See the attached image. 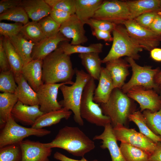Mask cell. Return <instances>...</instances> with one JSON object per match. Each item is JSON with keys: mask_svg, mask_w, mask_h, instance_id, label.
I'll use <instances>...</instances> for the list:
<instances>
[{"mask_svg": "<svg viewBox=\"0 0 161 161\" xmlns=\"http://www.w3.org/2000/svg\"><path fill=\"white\" fill-rule=\"evenodd\" d=\"M43 145L51 148H62L73 155L82 157L95 148L94 141L78 127L68 126L60 129L51 142Z\"/></svg>", "mask_w": 161, "mask_h": 161, "instance_id": "cell-1", "label": "cell"}, {"mask_svg": "<svg viewBox=\"0 0 161 161\" xmlns=\"http://www.w3.org/2000/svg\"><path fill=\"white\" fill-rule=\"evenodd\" d=\"M70 55L65 54L60 47L43 59L42 80L44 84L66 83L72 85L75 70Z\"/></svg>", "mask_w": 161, "mask_h": 161, "instance_id": "cell-2", "label": "cell"}, {"mask_svg": "<svg viewBox=\"0 0 161 161\" xmlns=\"http://www.w3.org/2000/svg\"><path fill=\"white\" fill-rule=\"evenodd\" d=\"M103 113L110 119L113 127L118 124L127 127L129 115L136 111V107L121 89H114L108 101L100 104Z\"/></svg>", "mask_w": 161, "mask_h": 161, "instance_id": "cell-3", "label": "cell"}, {"mask_svg": "<svg viewBox=\"0 0 161 161\" xmlns=\"http://www.w3.org/2000/svg\"><path fill=\"white\" fill-rule=\"evenodd\" d=\"M74 69L76 75L75 81L71 86L64 84L60 87L63 99L59 103L62 107L71 110L74 114L75 122L83 126L84 122L80 111L81 100L84 88L91 77L83 70Z\"/></svg>", "mask_w": 161, "mask_h": 161, "instance_id": "cell-4", "label": "cell"}, {"mask_svg": "<svg viewBox=\"0 0 161 161\" xmlns=\"http://www.w3.org/2000/svg\"><path fill=\"white\" fill-rule=\"evenodd\" d=\"M112 32V44L108 54L102 60V63L124 56L134 60L139 58V53L143 49L130 36L125 27L116 25Z\"/></svg>", "mask_w": 161, "mask_h": 161, "instance_id": "cell-5", "label": "cell"}, {"mask_svg": "<svg viewBox=\"0 0 161 161\" xmlns=\"http://www.w3.org/2000/svg\"><path fill=\"white\" fill-rule=\"evenodd\" d=\"M96 88L95 80L91 78L86 85L82 94L80 113L82 119L97 126L104 127L111 123L110 118L105 115L99 105L93 100Z\"/></svg>", "mask_w": 161, "mask_h": 161, "instance_id": "cell-6", "label": "cell"}, {"mask_svg": "<svg viewBox=\"0 0 161 161\" xmlns=\"http://www.w3.org/2000/svg\"><path fill=\"white\" fill-rule=\"evenodd\" d=\"M50 133V131L44 129H36L20 125L11 115L1 131L0 148L10 145L19 144L25 138L30 136L41 137Z\"/></svg>", "mask_w": 161, "mask_h": 161, "instance_id": "cell-7", "label": "cell"}, {"mask_svg": "<svg viewBox=\"0 0 161 161\" xmlns=\"http://www.w3.org/2000/svg\"><path fill=\"white\" fill-rule=\"evenodd\" d=\"M126 61L132 68V74L129 81L125 83L121 89L124 93L132 87L141 86L148 89H157L159 85L155 82L154 78L160 71L158 68L152 69L150 66H141L137 64L134 59L128 57Z\"/></svg>", "mask_w": 161, "mask_h": 161, "instance_id": "cell-8", "label": "cell"}, {"mask_svg": "<svg viewBox=\"0 0 161 161\" xmlns=\"http://www.w3.org/2000/svg\"><path fill=\"white\" fill-rule=\"evenodd\" d=\"M92 18L107 21L116 25H122L130 19V14L125 1H105Z\"/></svg>", "mask_w": 161, "mask_h": 161, "instance_id": "cell-9", "label": "cell"}, {"mask_svg": "<svg viewBox=\"0 0 161 161\" xmlns=\"http://www.w3.org/2000/svg\"><path fill=\"white\" fill-rule=\"evenodd\" d=\"M113 131L117 141L139 148L150 155L157 148V143L134 129H129L118 124L113 127Z\"/></svg>", "mask_w": 161, "mask_h": 161, "instance_id": "cell-10", "label": "cell"}, {"mask_svg": "<svg viewBox=\"0 0 161 161\" xmlns=\"http://www.w3.org/2000/svg\"><path fill=\"white\" fill-rule=\"evenodd\" d=\"M123 24L130 36L143 49L150 51L161 40V36L139 25L134 19L128 20Z\"/></svg>", "mask_w": 161, "mask_h": 161, "instance_id": "cell-11", "label": "cell"}, {"mask_svg": "<svg viewBox=\"0 0 161 161\" xmlns=\"http://www.w3.org/2000/svg\"><path fill=\"white\" fill-rule=\"evenodd\" d=\"M127 95L139 104L140 112L148 110L152 112L159 111L161 107V98L152 89L137 86L130 89Z\"/></svg>", "mask_w": 161, "mask_h": 161, "instance_id": "cell-12", "label": "cell"}, {"mask_svg": "<svg viewBox=\"0 0 161 161\" xmlns=\"http://www.w3.org/2000/svg\"><path fill=\"white\" fill-rule=\"evenodd\" d=\"M66 83L43 84L36 92L40 109L46 113L59 110L62 108L57 100L58 90L60 87Z\"/></svg>", "mask_w": 161, "mask_h": 161, "instance_id": "cell-13", "label": "cell"}, {"mask_svg": "<svg viewBox=\"0 0 161 161\" xmlns=\"http://www.w3.org/2000/svg\"><path fill=\"white\" fill-rule=\"evenodd\" d=\"M84 24L75 14L61 25L59 32L67 38L72 39L70 43L72 45L83 44L88 40L85 35Z\"/></svg>", "mask_w": 161, "mask_h": 161, "instance_id": "cell-14", "label": "cell"}, {"mask_svg": "<svg viewBox=\"0 0 161 161\" xmlns=\"http://www.w3.org/2000/svg\"><path fill=\"white\" fill-rule=\"evenodd\" d=\"M19 145L22 153L21 161H49L52 150L44 146L43 143L27 139Z\"/></svg>", "mask_w": 161, "mask_h": 161, "instance_id": "cell-15", "label": "cell"}, {"mask_svg": "<svg viewBox=\"0 0 161 161\" xmlns=\"http://www.w3.org/2000/svg\"><path fill=\"white\" fill-rule=\"evenodd\" d=\"M102 134L95 136L93 140H101L102 144L100 147L107 149L110 154L112 161H126L121 151L120 147L113 131V127L111 123L106 125Z\"/></svg>", "mask_w": 161, "mask_h": 161, "instance_id": "cell-16", "label": "cell"}, {"mask_svg": "<svg viewBox=\"0 0 161 161\" xmlns=\"http://www.w3.org/2000/svg\"><path fill=\"white\" fill-rule=\"evenodd\" d=\"M44 113L40 110L39 105H27L18 101L12 109L11 115L16 121L32 126Z\"/></svg>", "mask_w": 161, "mask_h": 161, "instance_id": "cell-17", "label": "cell"}, {"mask_svg": "<svg viewBox=\"0 0 161 161\" xmlns=\"http://www.w3.org/2000/svg\"><path fill=\"white\" fill-rule=\"evenodd\" d=\"M43 60H32L24 65L21 74L31 87L36 92L44 84L42 80Z\"/></svg>", "mask_w": 161, "mask_h": 161, "instance_id": "cell-18", "label": "cell"}, {"mask_svg": "<svg viewBox=\"0 0 161 161\" xmlns=\"http://www.w3.org/2000/svg\"><path fill=\"white\" fill-rule=\"evenodd\" d=\"M69 40L60 32L54 36L46 38L34 46L31 54L32 60H43L54 51L61 42Z\"/></svg>", "mask_w": 161, "mask_h": 161, "instance_id": "cell-19", "label": "cell"}, {"mask_svg": "<svg viewBox=\"0 0 161 161\" xmlns=\"http://www.w3.org/2000/svg\"><path fill=\"white\" fill-rule=\"evenodd\" d=\"M106 64L105 68L111 75L114 89H121L129 74L130 65L126 61L120 58L110 61Z\"/></svg>", "mask_w": 161, "mask_h": 161, "instance_id": "cell-20", "label": "cell"}, {"mask_svg": "<svg viewBox=\"0 0 161 161\" xmlns=\"http://www.w3.org/2000/svg\"><path fill=\"white\" fill-rule=\"evenodd\" d=\"M99 83L94 92L93 100L100 104L108 100L114 88L111 75L105 67H102Z\"/></svg>", "mask_w": 161, "mask_h": 161, "instance_id": "cell-21", "label": "cell"}, {"mask_svg": "<svg viewBox=\"0 0 161 161\" xmlns=\"http://www.w3.org/2000/svg\"><path fill=\"white\" fill-rule=\"evenodd\" d=\"M130 14V19H134L145 13L155 12L161 13V0L126 1Z\"/></svg>", "mask_w": 161, "mask_h": 161, "instance_id": "cell-22", "label": "cell"}, {"mask_svg": "<svg viewBox=\"0 0 161 161\" xmlns=\"http://www.w3.org/2000/svg\"><path fill=\"white\" fill-rule=\"evenodd\" d=\"M17 86L15 94L18 101L29 106L39 105L37 92L29 85L21 74L15 77Z\"/></svg>", "mask_w": 161, "mask_h": 161, "instance_id": "cell-23", "label": "cell"}, {"mask_svg": "<svg viewBox=\"0 0 161 161\" xmlns=\"http://www.w3.org/2000/svg\"><path fill=\"white\" fill-rule=\"evenodd\" d=\"M20 6L24 9L28 17L35 22L49 15L52 9L44 0H22Z\"/></svg>", "mask_w": 161, "mask_h": 161, "instance_id": "cell-24", "label": "cell"}, {"mask_svg": "<svg viewBox=\"0 0 161 161\" xmlns=\"http://www.w3.org/2000/svg\"><path fill=\"white\" fill-rule=\"evenodd\" d=\"M72 113L71 111L63 107L58 110L44 113L37 119L31 127L40 129L56 124L63 119H68Z\"/></svg>", "mask_w": 161, "mask_h": 161, "instance_id": "cell-25", "label": "cell"}, {"mask_svg": "<svg viewBox=\"0 0 161 161\" xmlns=\"http://www.w3.org/2000/svg\"><path fill=\"white\" fill-rule=\"evenodd\" d=\"M22 59L24 65L32 60L31 54L35 44L26 39L20 32L8 38Z\"/></svg>", "mask_w": 161, "mask_h": 161, "instance_id": "cell-26", "label": "cell"}, {"mask_svg": "<svg viewBox=\"0 0 161 161\" xmlns=\"http://www.w3.org/2000/svg\"><path fill=\"white\" fill-rule=\"evenodd\" d=\"M103 1L101 0H76L75 14L85 24L93 18Z\"/></svg>", "mask_w": 161, "mask_h": 161, "instance_id": "cell-27", "label": "cell"}, {"mask_svg": "<svg viewBox=\"0 0 161 161\" xmlns=\"http://www.w3.org/2000/svg\"><path fill=\"white\" fill-rule=\"evenodd\" d=\"M99 53L92 52L79 54L78 57L81 60L83 65L92 78L99 80L102 67L101 60L99 56Z\"/></svg>", "mask_w": 161, "mask_h": 161, "instance_id": "cell-28", "label": "cell"}, {"mask_svg": "<svg viewBox=\"0 0 161 161\" xmlns=\"http://www.w3.org/2000/svg\"><path fill=\"white\" fill-rule=\"evenodd\" d=\"M2 44L11 70L15 77L21 74L22 69L24 65L19 55L11 44L9 38L2 36Z\"/></svg>", "mask_w": 161, "mask_h": 161, "instance_id": "cell-29", "label": "cell"}, {"mask_svg": "<svg viewBox=\"0 0 161 161\" xmlns=\"http://www.w3.org/2000/svg\"><path fill=\"white\" fill-rule=\"evenodd\" d=\"M18 100L14 93H0V127L2 129L11 115V111Z\"/></svg>", "mask_w": 161, "mask_h": 161, "instance_id": "cell-30", "label": "cell"}, {"mask_svg": "<svg viewBox=\"0 0 161 161\" xmlns=\"http://www.w3.org/2000/svg\"><path fill=\"white\" fill-rule=\"evenodd\" d=\"M130 121L134 123L138 127L140 132L155 143L161 142V137L155 134L150 129L143 113L139 111H135L129 116Z\"/></svg>", "mask_w": 161, "mask_h": 161, "instance_id": "cell-31", "label": "cell"}, {"mask_svg": "<svg viewBox=\"0 0 161 161\" xmlns=\"http://www.w3.org/2000/svg\"><path fill=\"white\" fill-rule=\"evenodd\" d=\"M59 46L66 54L70 55L75 53H86L92 52L100 53L102 52L103 45L100 43L92 44L88 46L80 44L72 45L68 41H64Z\"/></svg>", "mask_w": 161, "mask_h": 161, "instance_id": "cell-32", "label": "cell"}, {"mask_svg": "<svg viewBox=\"0 0 161 161\" xmlns=\"http://www.w3.org/2000/svg\"><path fill=\"white\" fill-rule=\"evenodd\" d=\"M120 148L126 161H148L150 155L139 148L122 142Z\"/></svg>", "mask_w": 161, "mask_h": 161, "instance_id": "cell-33", "label": "cell"}, {"mask_svg": "<svg viewBox=\"0 0 161 161\" xmlns=\"http://www.w3.org/2000/svg\"><path fill=\"white\" fill-rule=\"evenodd\" d=\"M20 32L26 39L35 44L46 38L38 22L29 21L23 25Z\"/></svg>", "mask_w": 161, "mask_h": 161, "instance_id": "cell-34", "label": "cell"}, {"mask_svg": "<svg viewBox=\"0 0 161 161\" xmlns=\"http://www.w3.org/2000/svg\"><path fill=\"white\" fill-rule=\"evenodd\" d=\"M28 16L24 9L21 6L8 10L0 14V20L13 21L23 25L29 22Z\"/></svg>", "mask_w": 161, "mask_h": 161, "instance_id": "cell-35", "label": "cell"}, {"mask_svg": "<svg viewBox=\"0 0 161 161\" xmlns=\"http://www.w3.org/2000/svg\"><path fill=\"white\" fill-rule=\"evenodd\" d=\"M22 157V151L19 144L0 148V161H21Z\"/></svg>", "mask_w": 161, "mask_h": 161, "instance_id": "cell-36", "label": "cell"}, {"mask_svg": "<svg viewBox=\"0 0 161 161\" xmlns=\"http://www.w3.org/2000/svg\"><path fill=\"white\" fill-rule=\"evenodd\" d=\"M143 114L151 130L156 135L161 137V107L157 112H152L146 110Z\"/></svg>", "mask_w": 161, "mask_h": 161, "instance_id": "cell-37", "label": "cell"}, {"mask_svg": "<svg viewBox=\"0 0 161 161\" xmlns=\"http://www.w3.org/2000/svg\"><path fill=\"white\" fill-rule=\"evenodd\" d=\"M17 86L14 75L11 70L1 72L0 91L1 92L15 93Z\"/></svg>", "mask_w": 161, "mask_h": 161, "instance_id": "cell-38", "label": "cell"}, {"mask_svg": "<svg viewBox=\"0 0 161 161\" xmlns=\"http://www.w3.org/2000/svg\"><path fill=\"white\" fill-rule=\"evenodd\" d=\"M38 22L46 37L54 36L59 32L61 25L55 21L49 15L44 18Z\"/></svg>", "mask_w": 161, "mask_h": 161, "instance_id": "cell-39", "label": "cell"}, {"mask_svg": "<svg viewBox=\"0 0 161 161\" xmlns=\"http://www.w3.org/2000/svg\"><path fill=\"white\" fill-rule=\"evenodd\" d=\"M23 25L20 23H7L0 22V35L8 38L16 35L20 32Z\"/></svg>", "mask_w": 161, "mask_h": 161, "instance_id": "cell-40", "label": "cell"}, {"mask_svg": "<svg viewBox=\"0 0 161 161\" xmlns=\"http://www.w3.org/2000/svg\"><path fill=\"white\" fill-rule=\"evenodd\" d=\"M85 24H88L92 30H97L111 32L115 28L116 25L110 22L92 18Z\"/></svg>", "mask_w": 161, "mask_h": 161, "instance_id": "cell-41", "label": "cell"}, {"mask_svg": "<svg viewBox=\"0 0 161 161\" xmlns=\"http://www.w3.org/2000/svg\"><path fill=\"white\" fill-rule=\"evenodd\" d=\"M52 8L65 12L71 15L75 14L76 0H58Z\"/></svg>", "mask_w": 161, "mask_h": 161, "instance_id": "cell-42", "label": "cell"}, {"mask_svg": "<svg viewBox=\"0 0 161 161\" xmlns=\"http://www.w3.org/2000/svg\"><path fill=\"white\" fill-rule=\"evenodd\" d=\"M159 14L161 13L155 12H148L139 16L134 20L139 25L149 29L154 18Z\"/></svg>", "mask_w": 161, "mask_h": 161, "instance_id": "cell-43", "label": "cell"}, {"mask_svg": "<svg viewBox=\"0 0 161 161\" xmlns=\"http://www.w3.org/2000/svg\"><path fill=\"white\" fill-rule=\"evenodd\" d=\"M49 15L55 21L61 25L71 16L67 12L54 8H52Z\"/></svg>", "mask_w": 161, "mask_h": 161, "instance_id": "cell-44", "label": "cell"}, {"mask_svg": "<svg viewBox=\"0 0 161 161\" xmlns=\"http://www.w3.org/2000/svg\"><path fill=\"white\" fill-rule=\"evenodd\" d=\"M0 69L1 72L11 70L10 67L5 54L2 44V37H0Z\"/></svg>", "mask_w": 161, "mask_h": 161, "instance_id": "cell-45", "label": "cell"}, {"mask_svg": "<svg viewBox=\"0 0 161 161\" xmlns=\"http://www.w3.org/2000/svg\"><path fill=\"white\" fill-rule=\"evenodd\" d=\"M22 0H1L0 1V14L12 8L20 6Z\"/></svg>", "mask_w": 161, "mask_h": 161, "instance_id": "cell-46", "label": "cell"}, {"mask_svg": "<svg viewBox=\"0 0 161 161\" xmlns=\"http://www.w3.org/2000/svg\"><path fill=\"white\" fill-rule=\"evenodd\" d=\"M92 34L98 40H103L105 41H113V38L111 35L110 32L97 30H92Z\"/></svg>", "mask_w": 161, "mask_h": 161, "instance_id": "cell-47", "label": "cell"}, {"mask_svg": "<svg viewBox=\"0 0 161 161\" xmlns=\"http://www.w3.org/2000/svg\"><path fill=\"white\" fill-rule=\"evenodd\" d=\"M149 29L161 36V14H158L154 18Z\"/></svg>", "mask_w": 161, "mask_h": 161, "instance_id": "cell-48", "label": "cell"}, {"mask_svg": "<svg viewBox=\"0 0 161 161\" xmlns=\"http://www.w3.org/2000/svg\"><path fill=\"white\" fill-rule=\"evenodd\" d=\"M54 158L56 160L59 161H89L84 157H82L80 160H77L70 158L64 154L58 152L56 151L54 154ZM91 161H98L97 160H94Z\"/></svg>", "mask_w": 161, "mask_h": 161, "instance_id": "cell-49", "label": "cell"}, {"mask_svg": "<svg viewBox=\"0 0 161 161\" xmlns=\"http://www.w3.org/2000/svg\"><path fill=\"white\" fill-rule=\"evenodd\" d=\"M157 144V148L150 155L148 161H161V142Z\"/></svg>", "mask_w": 161, "mask_h": 161, "instance_id": "cell-50", "label": "cell"}, {"mask_svg": "<svg viewBox=\"0 0 161 161\" xmlns=\"http://www.w3.org/2000/svg\"><path fill=\"white\" fill-rule=\"evenodd\" d=\"M150 51L151 57L153 60L161 61V49L155 48Z\"/></svg>", "mask_w": 161, "mask_h": 161, "instance_id": "cell-51", "label": "cell"}, {"mask_svg": "<svg viewBox=\"0 0 161 161\" xmlns=\"http://www.w3.org/2000/svg\"><path fill=\"white\" fill-rule=\"evenodd\" d=\"M154 81L158 85L161 84V71H159L155 76Z\"/></svg>", "mask_w": 161, "mask_h": 161, "instance_id": "cell-52", "label": "cell"}, {"mask_svg": "<svg viewBox=\"0 0 161 161\" xmlns=\"http://www.w3.org/2000/svg\"><path fill=\"white\" fill-rule=\"evenodd\" d=\"M58 0H44L46 3L52 8L57 2Z\"/></svg>", "mask_w": 161, "mask_h": 161, "instance_id": "cell-53", "label": "cell"}, {"mask_svg": "<svg viewBox=\"0 0 161 161\" xmlns=\"http://www.w3.org/2000/svg\"><path fill=\"white\" fill-rule=\"evenodd\" d=\"M160 97H161V93H160Z\"/></svg>", "mask_w": 161, "mask_h": 161, "instance_id": "cell-54", "label": "cell"}, {"mask_svg": "<svg viewBox=\"0 0 161 161\" xmlns=\"http://www.w3.org/2000/svg\"><path fill=\"white\" fill-rule=\"evenodd\" d=\"M160 87H161V84L160 85Z\"/></svg>", "mask_w": 161, "mask_h": 161, "instance_id": "cell-55", "label": "cell"}, {"mask_svg": "<svg viewBox=\"0 0 161 161\" xmlns=\"http://www.w3.org/2000/svg\"></svg>", "mask_w": 161, "mask_h": 161, "instance_id": "cell-56", "label": "cell"}]
</instances>
